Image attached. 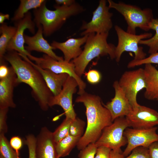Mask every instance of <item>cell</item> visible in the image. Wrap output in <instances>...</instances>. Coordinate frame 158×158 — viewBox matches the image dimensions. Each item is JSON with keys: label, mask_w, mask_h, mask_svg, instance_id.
<instances>
[{"label": "cell", "mask_w": 158, "mask_h": 158, "mask_svg": "<svg viewBox=\"0 0 158 158\" xmlns=\"http://www.w3.org/2000/svg\"><path fill=\"white\" fill-rule=\"evenodd\" d=\"M75 102L84 105L87 118L86 130L77 145L80 150L89 144L95 143L103 129L113 122L109 111L104 106L98 96L85 92L78 97Z\"/></svg>", "instance_id": "obj_1"}, {"label": "cell", "mask_w": 158, "mask_h": 158, "mask_svg": "<svg viewBox=\"0 0 158 158\" xmlns=\"http://www.w3.org/2000/svg\"><path fill=\"white\" fill-rule=\"evenodd\" d=\"M15 72L18 84L24 83L32 89L33 97L43 111L47 110L49 103L53 95L39 72L15 51H8L4 57Z\"/></svg>", "instance_id": "obj_2"}, {"label": "cell", "mask_w": 158, "mask_h": 158, "mask_svg": "<svg viewBox=\"0 0 158 158\" xmlns=\"http://www.w3.org/2000/svg\"><path fill=\"white\" fill-rule=\"evenodd\" d=\"M46 2V1L40 7L34 10L33 21L36 25H42L43 34L46 37L59 29L68 18L85 10L82 6L76 2L69 6L56 5L54 10H50L47 7Z\"/></svg>", "instance_id": "obj_3"}, {"label": "cell", "mask_w": 158, "mask_h": 158, "mask_svg": "<svg viewBox=\"0 0 158 158\" xmlns=\"http://www.w3.org/2000/svg\"><path fill=\"white\" fill-rule=\"evenodd\" d=\"M108 35L109 33L88 34L82 53L72 61L75 65V72L79 77H81L84 73L88 64L95 58L109 55L112 59H115L116 46L107 42Z\"/></svg>", "instance_id": "obj_4"}, {"label": "cell", "mask_w": 158, "mask_h": 158, "mask_svg": "<svg viewBox=\"0 0 158 158\" xmlns=\"http://www.w3.org/2000/svg\"><path fill=\"white\" fill-rule=\"evenodd\" d=\"M109 8L114 9L124 17L127 24L126 32L136 34V28L145 31L150 30L149 25L154 18L152 10L149 8L143 9L136 6L119 2L116 3L108 0Z\"/></svg>", "instance_id": "obj_5"}, {"label": "cell", "mask_w": 158, "mask_h": 158, "mask_svg": "<svg viewBox=\"0 0 158 158\" xmlns=\"http://www.w3.org/2000/svg\"><path fill=\"white\" fill-rule=\"evenodd\" d=\"M114 28L118 38L115 50V59L117 62H119L122 54L125 51L133 52L135 55L134 60H141L146 58V54L143 47L138 44L140 40L152 37V33L145 32L137 35L128 33L117 25L115 26Z\"/></svg>", "instance_id": "obj_6"}, {"label": "cell", "mask_w": 158, "mask_h": 158, "mask_svg": "<svg viewBox=\"0 0 158 158\" xmlns=\"http://www.w3.org/2000/svg\"><path fill=\"white\" fill-rule=\"evenodd\" d=\"M129 126L126 117H121L116 118L111 124L103 129L95 144L97 147L104 146L112 150L122 152L121 147L127 143L124 132Z\"/></svg>", "instance_id": "obj_7"}, {"label": "cell", "mask_w": 158, "mask_h": 158, "mask_svg": "<svg viewBox=\"0 0 158 158\" xmlns=\"http://www.w3.org/2000/svg\"><path fill=\"white\" fill-rule=\"evenodd\" d=\"M133 109L135 110L139 104L137 101L138 93L145 88L146 84L144 68L125 71L118 81Z\"/></svg>", "instance_id": "obj_8"}, {"label": "cell", "mask_w": 158, "mask_h": 158, "mask_svg": "<svg viewBox=\"0 0 158 158\" xmlns=\"http://www.w3.org/2000/svg\"><path fill=\"white\" fill-rule=\"evenodd\" d=\"M106 3L105 0H100L98 6L92 12L91 20L88 23L83 22L80 28L84 30L81 36L92 33H109L113 27V13L109 11L110 8Z\"/></svg>", "instance_id": "obj_9"}, {"label": "cell", "mask_w": 158, "mask_h": 158, "mask_svg": "<svg viewBox=\"0 0 158 158\" xmlns=\"http://www.w3.org/2000/svg\"><path fill=\"white\" fill-rule=\"evenodd\" d=\"M28 57L31 61H34L37 65L42 68L49 70L57 74H67L77 81L79 88L78 94L80 95L85 92L86 84L76 73L75 66L72 61L67 62L64 61H56L45 54L41 57H35L30 54Z\"/></svg>", "instance_id": "obj_10"}, {"label": "cell", "mask_w": 158, "mask_h": 158, "mask_svg": "<svg viewBox=\"0 0 158 158\" xmlns=\"http://www.w3.org/2000/svg\"><path fill=\"white\" fill-rule=\"evenodd\" d=\"M157 128L154 127L147 128H127L124 135L127 140V146L122 154L127 157L135 148L140 146L148 148L152 143L158 141Z\"/></svg>", "instance_id": "obj_11"}, {"label": "cell", "mask_w": 158, "mask_h": 158, "mask_svg": "<svg viewBox=\"0 0 158 158\" xmlns=\"http://www.w3.org/2000/svg\"><path fill=\"white\" fill-rule=\"evenodd\" d=\"M77 86L76 80L69 75L60 93L56 96L53 95L50 99L49 107L60 106L64 111L66 118L72 120L75 118L76 114L73 106L72 99L73 94L77 91Z\"/></svg>", "instance_id": "obj_12"}, {"label": "cell", "mask_w": 158, "mask_h": 158, "mask_svg": "<svg viewBox=\"0 0 158 158\" xmlns=\"http://www.w3.org/2000/svg\"><path fill=\"white\" fill-rule=\"evenodd\" d=\"M15 23L16 31L7 46V51H15L21 56L28 57L31 54L25 48L24 33L28 29L31 33H35V23L32 20L31 13L29 11L23 19Z\"/></svg>", "instance_id": "obj_13"}, {"label": "cell", "mask_w": 158, "mask_h": 158, "mask_svg": "<svg viewBox=\"0 0 158 158\" xmlns=\"http://www.w3.org/2000/svg\"><path fill=\"white\" fill-rule=\"evenodd\" d=\"M115 94L111 101L104 106L109 111L113 122L116 118L127 116L133 111V109L123 91L119 85L118 81H115L113 85Z\"/></svg>", "instance_id": "obj_14"}, {"label": "cell", "mask_w": 158, "mask_h": 158, "mask_svg": "<svg viewBox=\"0 0 158 158\" xmlns=\"http://www.w3.org/2000/svg\"><path fill=\"white\" fill-rule=\"evenodd\" d=\"M126 117L129 126L133 128H147L158 125V112L140 104L135 110Z\"/></svg>", "instance_id": "obj_15"}, {"label": "cell", "mask_w": 158, "mask_h": 158, "mask_svg": "<svg viewBox=\"0 0 158 158\" xmlns=\"http://www.w3.org/2000/svg\"><path fill=\"white\" fill-rule=\"evenodd\" d=\"M36 25L38 29L34 35L30 36L24 35L25 42L27 44V46L25 47V49L30 52L31 51H35L44 53L56 61H64L62 57L56 54L53 51L55 49L44 38L42 25Z\"/></svg>", "instance_id": "obj_16"}, {"label": "cell", "mask_w": 158, "mask_h": 158, "mask_svg": "<svg viewBox=\"0 0 158 158\" xmlns=\"http://www.w3.org/2000/svg\"><path fill=\"white\" fill-rule=\"evenodd\" d=\"M53 132L46 126L42 127L36 137V158H59Z\"/></svg>", "instance_id": "obj_17"}, {"label": "cell", "mask_w": 158, "mask_h": 158, "mask_svg": "<svg viewBox=\"0 0 158 158\" xmlns=\"http://www.w3.org/2000/svg\"><path fill=\"white\" fill-rule=\"evenodd\" d=\"M18 84L16 75L11 66L7 76L0 79V109L16 107L13 99V90Z\"/></svg>", "instance_id": "obj_18"}, {"label": "cell", "mask_w": 158, "mask_h": 158, "mask_svg": "<svg viewBox=\"0 0 158 158\" xmlns=\"http://www.w3.org/2000/svg\"><path fill=\"white\" fill-rule=\"evenodd\" d=\"M88 35L79 38H70L64 42H60L54 41L51 45L55 49H58L63 52L64 60L69 62L79 56L83 50L81 46L86 42Z\"/></svg>", "instance_id": "obj_19"}, {"label": "cell", "mask_w": 158, "mask_h": 158, "mask_svg": "<svg viewBox=\"0 0 158 158\" xmlns=\"http://www.w3.org/2000/svg\"><path fill=\"white\" fill-rule=\"evenodd\" d=\"M23 59L30 63L40 73L47 86L54 96L59 95L68 76L67 73L57 74L47 69H44L33 63L28 57Z\"/></svg>", "instance_id": "obj_20"}, {"label": "cell", "mask_w": 158, "mask_h": 158, "mask_svg": "<svg viewBox=\"0 0 158 158\" xmlns=\"http://www.w3.org/2000/svg\"><path fill=\"white\" fill-rule=\"evenodd\" d=\"M145 65L146 87L144 97L149 100H158V70L152 64Z\"/></svg>", "instance_id": "obj_21"}, {"label": "cell", "mask_w": 158, "mask_h": 158, "mask_svg": "<svg viewBox=\"0 0 158 158\" xmlns=\"http://www.w3.org/2000/svg\"><path fill=\"white\" fill-rule=\"evenodd\" d=\"M16 30V26H8L4 23L0 27V61L4 58L7 51V46L14 36Z\"/></svg>", "instance_id": "obj_22"}, {"label": "cell", "mask_w": 158, "mask_h": 158, "mask_svg": "<svg viewBox=\"0 0 158 158\" xmlns=\"http://www.w3.org/2000/svg\"><path fill=\"white\" fill-rule=\"evenodd\" d=\"M80 138L69 135L56 143V148L59 158L69 155L73 148L77 146Z\"/></svg>", "instance_id": "obj_23"}, {"label": "cell", "mask_w": 158, "mask_h": 158, "mask_svg": "<svg viewBox=\"0 0 158 158\" xmlns=\"http://www.w3.org/2000/svg\"><path fill=\"white\" fill-rule=\"evenodd\" d=\"M46 1L44 0H20L19 6L12 18L16 22L23 19L29 11L40 7Z\"/></svg>", "instance_id": "obj_24"}, {"label": "cell", "mask_w": 158, "mask_h": 158, "mask_svg": "<svg viewBox=\"0 0 158 158\" xmlns=\"http://www.w3.org/2000/svg\"><path fill=\"white\" fill-rule=\"evenodd\" d=\"M150 30L155 31L154 35L146 40H142L139 44L147 46L149 48L148 53L150 54L158 52V19L153 18L149 25Z\"/></svg>", "instance_id": "obj_25"}, {"label": "cell", "mask_w": 158, "mask_h": 158, "mask_svg": "<svg viewBox=\"0 0 158 158\" xmlns=\"http://www.w3.org/2000/svg\"><path fill=\"white\" fill-rule=\"evenodd\" d=\"M73 120L66 118L61 124L53 132V136L56 143L70 135V127Z\"/></svg>", "instance_id": "obj_26"}, {"label": "cell", "mask_w": 158, "mask_h": 158, "mask_svg": "<svg viewBox=\"0 0 158 158\" xmlns=\"http://www.w3.org/2000/svg\"><path fill=\"white\" fill-rule=\"evenodd\" d=\"M0 153L4 158H20L5 134H0Z\"/></svg>", "instance_id": "obj_27"}, {"label": "cell", "mask_w": 158, "mask_h": 158, "mask_svg": "<svg viewBox=\"0 0 158 158\" xmlns=\"http://www.w3.org/2000/svg\"><path fill=\"white\" fill-rule=\"evenodd\" d=\"M85 125V122L78 117L73 120L70 127V135L76 137H81L84 134Z\"/></svg>", "instance_id": "obj_28"}, {"label": "cell", "mask_w": 158, "mask_h": 158, "mask_svg": "<svg viewBox=\"0 0 158 158\" xmlns=\"http://www.w3.org/2000/svg\"><path fill=\"white\" fill-rule=\"evenodd\" d=\"M148 63L158 64V52L150 54L147 57L141 60H135L133 59L128 63L127 67L129 68H133Z\"/></svg>", "instance_id": "obj_29"}, {"label": "cell", "mask_w": 158, "mask_h": 158, "mask_svg": "<svg viewBox=\"0 0 158 158\" xmlns=\"http://www.w3.org/2000/svg\"><path fill=\"white\" fill-rule=\"evenodd\" d=\"M98 147L95 143L89 144L85 147L80 150L79 158H95Z\"/></svg>", "instance_id": "obj_30"}, {"label": "cell", "mask_w": 158, "mask_h": 158, "mask_svg": "<svg viewBox=\"0 0 158 158\" xmlns=\"http://www.w3.org/2000/svg\"><path fill=\"white\" fill-rule=\"evenodd\" d=\"M24 142L28 148V158H36V137L33 134H29L26 136Z\"/></svg>", "instance_id": "obj_31"}, {"label": "cell", "mask_w": 158, "mask_h": 158, "mask_svg": "<svg viewBox=\"0 0 158 158\" xmlns=\"http://www.w3.org/2000/svg\"><path fill=\"white\" fill-rule=\"evenodd\" d=\"M128 156L123 158H150L148 148L138 147L134 148Z\"/></svg>", "instance_id": "obj_32"}, {"label": "cell", "mask_w": 158, "mask_h": 158, "mask_svg": "<svg viewBox=\"0 0 158 158\" xmlns=\"http://www.w3.org/2000/svg\"><path fill=\"white\" fill-rule=\"evenodd\" d=\"M8 108L0 109V134H5L8 130L6 123Z\"/></svg>", "instance_id": "obj_33"}, {"label": "cell", "mask_w": 158, "mask_h": 158, "mask_svg": "<svg viewBox=\"0 0 158 158\" xmlns=\"http://www.w3.org/2000/svg\"><path fill=\"white\" fill-rule=\"evenodd\" d=\"M85 75L87 81L92 84H95L99 83L102 78V75L100 72L94 69L90 70L86 73Z\"/></svg>", "instance_id": "obj_34"}, {"label": "cell", "mask_w": 158, "mask_h": 158, "mask_svg": "<svg viewBox=\"0 0 158 158\" xmlns=\"http://www.w3.org/2000/svg\"><path fill=\"white\" fill-rule=\"evenodd\" d=\"M9 142L12 148L19 155V151L22 147L23 143L21 138L18 136H13L11 138Z\"/></svg>", "instance_id": "obj_35"}, {"label": "cell", "mask_w": 158, "mask_h": 158, "mask_svg": "<svg viewBox=\"0 0 158 158\" xmlns=\"http://www.w3.org/2000/svg\"><path fill=\"white\" fill-rule=\"evenodd\" d=\"M111 150L106 146H102L97 147L95 158H109Z\"/></svg>", "instance_id": "obj_36"}, {"label": "cell", "mask_w": 158, "mask_h": 158, "mask_svg": "<svg viewBox=\"0 0 158 158\" xmlns=\"http://www.w3.org/2000/svg\"><path fill=\"white\" fill-rule=\"evenodd\" d=\"M148 149L150 158H158V141L152 143Z\"/></svg>", "instance_id": "obj_37"}, {"label": "cell", "mask_w": 158, "mask_h": 158, "mask_svg": "<svg viewBox=\"0 0 158 158\" xmlns=\"http://www.w3.org/2000/svg\"><path fill=\"white\" fill-rule=\"evenodd\" d=\"M0 79L7 76L9 73V67H8L5 60L0 61Z\"/></svg>", "instance_id": "obj_38"}, {"label": "cell", "mask_w": 158, "mask_h": 158, "mask_svg": "<svg viewBox=\"0 0 158 158\" xmlns=\"http://www.w3.org/2000/svg\"><path fill=\"white\" fill-rule=\"evenodd\" d=\"M55 1L57 5L69 6L75 3L74 0H56Z\"/></svg>", "instance_id": "obj_39"}, {"label": "cell", "mask_w": 158, "mask_h": 158, "mask_svg": "<svg viewBox=\"0 0 158 158\" xmlns=\"http://www.w3.org/2000/svg\"><path fill=\"white\" fill-rule=\"evenodd\" d=\"M124 157L121 152L111 150L109 158H123Z\"/></svg>", "instance_id": "obj_40"}, {"label": "cell", "mask_w": 158, "mask_h": 158, "mask_svg": "<svg viewBox=\"0 0 158 158\" xmlns=\"http://www.w3.org/2000/svg\"><path fill=\"white\" fill-rule=\"evenodd\" d=\"M10 15L8 14H3L1 13H0V23L1 24L4 23L6 20H9Z\"/></svg>", "instance_id": "obj_41"}, {"label": "cell", "mask_w": 158, "mask_h": 158, "mask_svg": "<svg viewBox=\"0 0 158 158\" xmlns=\"http://www.w3.org/2000/svg\"><path fill=\"white\" fill-rule=\"evenodd\" d=\"M0 158H4L0 154Z\"/></svg>", "instance_id": "obj_42"}]
</instances>
